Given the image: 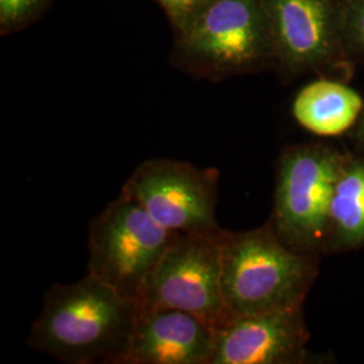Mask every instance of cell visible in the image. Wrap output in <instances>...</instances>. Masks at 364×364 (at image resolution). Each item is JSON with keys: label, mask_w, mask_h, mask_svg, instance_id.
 <instances>
[{"label": "cell", "mask_w": 364, "mask_h": 364, "mask_svg": "<svg viewBox=\"0 0 364 364\" xmlns=\"http://www.w3.org/2000/svg\"><path fill=\"white\" fill-rule=\"evenodd\" d=\"M348 1H350V0H348Z\"/></svg>", "instance_id": "cell-17"}, {"label": "cell", "mask_w": 364, "mask_h": 364, "mask_svg": "<svg viewBox=\"0 0 364 364\" xmlns=\"http://www.w3.org/2000/svg\"><path fill=\"white\" fill-rule=\"evenodd\" d=\"M176 235L120 193L90 223L88 273L136 302Z\"/></svg>", "instance_id": "cell-3"}, {"label": "cell", "mask_w": 364, "mask_h": 364, "mask_svg": "<svg viewBox=\"0 0 364 364\" xmlns=\"http://www.w3.org/2000/svg\"><path fill=\"white\" fill-rule=\"evenodd\" d=\"M215 326L169 308H138L126 350L115 364H209Z\"/></svg>", "instance_id": "cell-8"}, {"label": "cell", "mask_w": 364, "mask_h": 364, "mask_svg": "<svg viewBox=\"0 0 364 364\" xmlns=\"http://www.w3.org/2000/svg\"><path fill=\"white\" fill-rule=\"evenodd\" d=\"M363 109L360 95L350 87L320 80L299 91L293 115L304 129L320 136H335L348 130Z\"/></svg>", "instance_id": "cell-11"}, {"label": "cell", "mask_w": 364, "mask_h": 364, "mask_svg": "<svg viewBox=\"0 0 364 364\" xmlns=\"http://www.w3.org/2000/svg\"><path fill=\"white\" fill-rule=\"evenodd\" d=\"M306 340L302 304L232 316L215 328L209 364L297 363L305 356Z\"/></svg>", "instance_id": "cell-7"}, {"label": "cell", "mask_w": 364, "mask_h": 364, "mask_svg": "<svg viewBox=\"0 0 364 364\" xmlns=\"http://www.w3.org/2000/svg\"><path fill=\"white\" fill-rule=\"evenodd\" d=\"M329 227L344 245L364 242V161L341 165L331 203Z\"/></svg>", "instance_id": "cell-12"}, {"label": "cell", "mask_w": 364, "mask_h": 364, "mask_svg": "<svg viewBox=\"0 0 364 364\" xmlns=\"http://www.w3.org/2000/svg\"><path fill=\"white\" fill-rule=\"evenodd\" d=\"M360 134H362V138H363L364 141V117L363 120H362V127H360Z\"/></svg>", "instance_id": "cell-16"}, {"label": "cell", "mask_w": 364, "mask_h": 364, "mask_svg": "<svg viewBox=\"0 0 364 364\" xmlns=\"http://www.w3.org/2000/svg\"><path fill=\"white\" fill-rule=\"evenodd\" d=\"M138 304L92 274L75 284H54L31 326L27 344L69 364H115L126 350Z\"/></svg>", "instance_id": "cell-1"}, {"label": "cell", "mask_w": 364, "mask_h": 364, "mask_svg": "<svg viewBox=\"0 0 364 364\" xmlns=\"http://www.w3.org/2000/svg\"><path fill=\"white\" fill-rule=\"evenodd\" d=\"M264 4L285 65L302 69L329 58L338 33L331 0H264Z\"/></svg>", "instance_id": "cell-10"}, {"label": "cell", "mask_w": 364, "mask_h": 364, "mask_svg": "<svg viewBox=\"0 0 364 364\" xmlns=\"http://www.w3.org/2000/svg\"><path fill=\"white\" fill-rule=\"evenodd\" d=\"M170 13L183 16L195 11L204 0H161Z\"/></svg>", "instance_id": "cell-15"}, {"label": "cell", "mask_w": 364, "mask_h": 364, "mask_svg": "<svg viewBox=\"0 0 364 364\" xmlns=\"http://www.w3.org/2000/svg\"><path fill=\"white\" fill-rule=\"evenodd\" d=\"M341 161L317 146L290 147L277 169L273 228L289 247L308 254L329 230Z\"/></svg>", "instance_id": "cell-5"}, {"label": "cell", "mask_w": 364, "mask_h": 364, "mask_svg": "<svg viewBox=\"0 0 364 364\" xmlns=\"http://www.w3.org/2000/svg\"><path fill=\"white\" fill-rule=\"evenodd\" d=\"M309 254L289 247L266 225L223 235L221 290L227 317L301 305L312 282Z\"/></svg>", "instance_id": "cell-2"}, {"label": "cell", "mask_w": 364, "mask_h": 364, "mask_svg": "<svg viewBox=\"0 0 364 364\" xmlns=\"http://www.w3.org/2000/svg\"><path fill=\"white\" fill-rule=\"evenodd\" d=\"M344 31L352 43L364 52V0H350L344 15Z\"/></svg>", "instance_id": "cell-13"}, {"label": "cell", "mask_w": 364, "mask_h": 364, "mask_svg": "<svg viewBox=\"0 0 364 364\" xmlns=\"http://www.w3.org/2000/svg\"><path fill=\"white\" fill-rule=\"evenodd\" d=\"M223 235L177 234L149 275L138 308L192 313L216 326L227 318L221 290Z\"/></svg>", "instance_id": "cell-4"}, {"label": "cell", "mask_w": 364, "mask_h": 364, "mask_svg": "<svg viewBox=\"0 0 364 364\" xmlns=\"http://www.w3.org/2000/svg\"><path fill=\"white\" fill-rule=\"evenodd\" d=\"M219 178L215 168L154 158L134 170L120 193L171 232H218L221 230L216 221Z\"/></svg>", "instance_id": "cell-6"}, {"label": "cell", "mask_w": 364, "mask_h": 364, "mask_svg": "<svg viewBox=\"0 0 364 364\" xmlns=\"http://www.w3.org/2000/svg\"><path fill=\"white\" fill-rule=\"evenodd\" d=\"M37 3V0H0V15L3 22L21 18Z\"/></svg>", "instance_id": "cell-14"}, {"label": "cell", "mask_w": 364, "mask_h": 364, "mask_svg": "<svg viewBox=\"0 0 364 364\" xmlns=\"http://www.w3.org/2000/svg\"><path fill=\"white\" fill-rule=\"evenodd\" d=\"M188 49L218 70L251 65L262 50V18L257 0L212 3L193 25Z\"/></svg>", "instance_id": "cell-9"}]
</instances>
